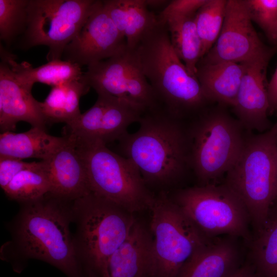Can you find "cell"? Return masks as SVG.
Returning a JSON list of instances; mask_svg holds the SVG:
<instances>
[{
	"label": "cell",
	"mask_w": 277,
	"mask_h": 277,
	"mask_svg": "<svg viewBox=\"0 0 277 277\" xmlns=\"http://www.w3.org/2000/svg\"><path fill=\"white\" fill-rule=\"evenodd\" d=\"M138 123L136 132L118 141L121 153L135 165L148 187L175 184L192 169L188 126L160 108L146 111Z\"/></svg>",
	"instance_id": "1"
},
{
	"label": "cell",
	"mask_w": 277,
	"mask_h": 277,
	"mask_svg": "<svg viewBox=\"0 0 277 277\" xmlns=\"http://www.w3.org/2000/svg\"><path fill=\"white\" fill-rule=\"evenodd\" d=\"M128 50L150 84L158 108L182 120L201 114L207 100L196 76L190 73L174 50L165 24L159 20Z\"/></svg>",
	"instance_id": "2"
},
{
	"label": "cell",
	"mask_w": 277,
	"mask_h": 277,
	"mask_svg": "<svg viewBox=\"0 0 277 277\" xmlns=\"http://www.w3.org/2000/svg\"><path fill=\"white\" fill-rule=\"evenodd\" d=\"M64 200L49 193L25 203L16 226L17 243L27 258L48 263L68 277H85Z\"/></svg>",
	"instance_id": "3"
},
{
	"label": "cell",
	"mask_w": 277,
	"mask_h": 277,
	"mask_svg": "<svg viewBox=\"0 0 277 277\" xmlns=\"http://www.w3.org/2000/svg\"><path fill=\"white\" fill-rule=\"evenodd\" d=\"M72 210L78 217L76 247L85 277H108V260L136 220L132 213L92 192L74 200Z\"/></svg>",
	"instance_id": "4"
},
{
	"label": "cell",
	"mask_w": 277,
	"mask_h": 277,
	"mask_svg": "<svg viewBox=\"0 0 277 277\" xmlns=\"http://www.w3.org/2000/svg\"><path fill=\"white\" fill-rule=\"evenodd\" d=\"M226 173L225 184L240 198L259 231L275 202L277 123L263 133L245 139L239 157Z\"/></svg>",
	"instance_id": "5"
},
{
	"label": "cell",
	"mask_w": 277,
	"mask_h": 277,
	"mask_svg": "<svg viewBox=\"0 0 277 277\" xmlns=\"http://www.w3.org/2000/svg\"><path fill=\"white\" fill-rule=\"evenodd\" d=\"M76 146L83 160L91 192L132 213L149 209L155 195L130 160L103 144Z\"/></svg>",
	"instance_id": "6"
},
{
	"label": "cell",
	"mask_w": 277,
	"mask_h": 277,
	"mask_svg": "<svg viewBox=\"0 0 277 277\" xmlns=\"http://www.w3.org/2000/svg\"><path fill=\"white\" fill-rule=\"evenodd\" d=\"M149 209L152 277H177L194 253L211 239L201 233L166 192L155 195Z\"/></svg>",
	"instance_id": "7"
},
{
	"label": "cell",
	"mask_w": 277,
	"mask_h": 277,
	"mask_svg": "<svg viewBox=\"0 0 277 277\" xmlns=\"http://www.w3.org/2000/svg\"><path fill=\"white\" fill-rule=\"evenodd\" d=\"M208 239L223 234L251 242L248 212L227 185L207 184L179 190L171 198Z\"/></svg>",
	"instance_id": "8"
},
{
	"label": "cell",
	"mask_w": 277,
	"mask_h": 277,
	"mask_svg": "<svg viewBox=\"0 0 277 277\" xmlns=\"http://www.w3.org/2000/svg\"><path fill=\"white\" fill-rule=\"evenodd\" d=\"M188 126L191 166L202 185L227 173L243 147L241 125L223 112L200 114Z\"/></svg>",
	"instance_id": "9"
},
{
	"label": "cell",
	"mask_w": 277,
	"mask_h": 277,
	"mask_svg": "<svg viewBox=\"0 0 277 277\" xmlns=\"http://www.w3.org/2000/svg\"><path fill=\"white\" fill-rule=\"evenodd\" d=\"M96 0H29L23 48L48 47L49 61L61 60L93 11Z\"/></svg>",
	"instance_id": "10"
},
{
	"label": "cell",
	"mask_w": 277,
	"mask_h": 277,
	"mask_svg": "<svg viewBox=\"0 0 277 277\" xmlns=\"http://www.w3.org/2000/svg\"><path fill=\"white\" fill-rule=\"evenodd\" d=\"M88 110L66 124L65 135L76 145L118 142L129 126L138 122L146 110L141 106L113 95L98 93Z\"/></svg>",
	"instance_id": "11"
},
{
	"label": "cell",
	"mask_w": 277,
	"mask_h": 277,
	"mask_svg": "<svg viewBox=\"0 0 277 277\" xmlns=\"http://www.w3.org/2000/svg\"><path fill=\"white\" fill-rule=\"evenodd\" d=\"M97 94L116 96L144 108H159L154 92L127 48L105 60L87 66L81 80Z\"/></svg>",
	"instance_id": "12"
},
{
	"label": "cell",
	"mask_w": 277,
	"mask_h": 277,
	"mask_svg": "<svg viewBox=\"0 0 277 277\" xmlns=\"http://www.w3.org/2000/svg\"><path fill=\"white\" fill-rule=\"evenodd\" d=\"M271 52L253 26L246 0H227L220 34L212 48L200 61L268 62Z\"/></svg>",
	"instance_id": "13"
},
{
	"label": "cell",
	"mask_w": 277,
	"mask_h": 277,
	"mask_svg": "<svg viewBox=\"0 0 277 277\" xmlns=\"http://www.w3.org/2000/svg\"><path fill=\"white\" fill-rule=\"evenodd\" d=\"M127 48L125 37L111 20L103 1L95 7L80 31L66 47L64 60L82 67L110 58Z\"/></svg>",
	"instance_id": "14"
},
{
	"label": "cell",
	"mask_w": 277,
	"mask_h": 277,
	"mask_svg": "<svg viewBox=\"0 0 277 277\" xmlns=\"http://www.w3.org/2000/svg\"><path fill=\"white\" fill-rule=\"evenodd\" d=\"M25 122L32 127L46 129L47 122L40 102L33 96L31 90L21 84L3 60L0 64V129L2 132H13L16 124Z\"/></svg>",
	"instance_id": "15"
},
{
	"label": "cell",
	"mask_w": 277,
	"mask_h": 277,
	"mask_svg": "<svg viewBox=\"0 0 277 277\" xmlns=\"http://www.w3.org/2000/svg\"><path fill=\"white\" fill-rule=\"evenodd\" d=\"M268 62L246 63V69L233 106L241 125L260 132L269 130V104L265 85Z\"/></svg>",
	"instance_id": "16"
},
{
	"label": "cell",
	"mask_w": 277,
	"mask_h": 277,
	"mask_svg": "<svg viewBox=\"0 0 277 277\" xmlns=\"http://www.w3.org/2000/svg\"><path fill=\"white\" fill-rule=\"evenodd\" d=\"M67 138L65 145L44 162L50 184V193L74 201L91 191L82 156L73 141Z\"/></svg>",
	"instance_id": "17"
},
{
	"label": "cell",
	"mask_w": 277,
	"mask_h": 277,
	"mask_svg": "<svg viewBox=\"0 0 277 277\" xmlns=\"http://www.w3.org/2000/svg\"><path fill=\"white\" fill-rule=\"evenodd\" d=\"M152 235L136 221L108 260V277H152Z\"/></svg>",
	"instance_id": "18"
},
{
	"label": "cell",
	"mask_w": 277,
	"mask_h": 277,
	"mask_svg": "<svg viewBox=\"0 0 277 277\" xmlns=\"http://www.w3.org/2000/svg\"><path fill=\"white\" fill-rule=\"evenodd\" d=\"M239 259L233 240L215 238L194 253L177 277H230L239 268Z\"/></svg>",
	"instance_id": "19"
},
{
	"label": "cell",
	"mask_w": 277,
	"mask_h": 277,
	"mask_svg": "<svg viewBox=\"0 0 277 277\" xmlns=\"http://www.w3.org/2000/svg\"><path fill=\"white\" fill-rule=\"evenodd\" d=\"M196 76L208 100L233 106L245 74L246 63L199 61Z\"/></svg>",
	"instance_id": "20"
},
{
	"label": "cell",
	"mask_w": 277,
	"mask_h": 277,
	"mask_svg": "<svg viewBox=\"0 0 277 277\" xmlns=\"http://www.w3.org/2000/svg\"><path fill=\"white\" fill-rule=\"evenodd\" d=\"M105 8L120 32L125 37L127 48L133 49L144 34L159 22L146 0L103 1Z\"/></svg>",
	"instance_id": "21"
},
{
	"label": "cell",
	"mask_w": 277,
	"mask_h": 277,
	"mask_svg": "<svg viewBox=\"0 0 277 277\" xmlns=\"http://www.w3.org/2000/svg\"><path fill=\"white\" fill-rule=\"evenodd\" d=\"M67 140L66 136H53L47 133L46 129L37 127H32L21 133L2 132L0 135V157L46 160Z\"/></svg>",
	"instance_id": "22"
},
{
	"label": "cell",
	"mask_w": 277,
	"mask_h": 277,
	"mask_svg": "<svg viewBox=\"0 0 277 277\" xmlns=\"http://www.w3.org/2000/svg\"><path fill=\"white\" fill-rule=\"evenodd\" d=\"M1 57L8 65L17 80L31 90L34 83L37 82L53 87L80 80L83 73L80 66L65 60L49 61L35 68L27 62L17 63L15 55L1 45Z\"/></svg>",
	"instance_id": "23"
},
{
	"label": "cell",
	"mask_w": 277,
	"mask_h": 277,
	"mask_svg": "<svg viewBox=\"0 0 277 277\" xmlns=\"http://www.w3.org/2000/svg\"><path fill=\"white\" fill-rule=\"evenodd\" d=\"M195 14L175 15L163 21L176 54L191 74L196 76L197 65L203 57L202 44L199 35Z\"/></svg>",
	"instance_id": "24"
},
{
	"label": "cell",
	"mask_w": 277,
	"mask_h": 277,
	"mask_svg": "<svg viewBox=\"0 0 277 277\" xmlns=\"http://www.w3.org/2000/svg\"><path fill=\"white\" fill-rule=\"evenodd\" d=\"M91 87L81 80L73 81L52 87L41 108L47 123L67 124L81 114V97Z\"/></svg>",
	"instance_id": "25"
},
{
	"label": "cell",
	"mask_w": 277,
	"mask_h": 277,
	"mask_svg": "<svg viewBox=\"0 0 277 277\" xmlns=\"http://www.w3.org/2000/svg\"><path fill=\"white\" fill-rule=\"evenodd\" d=\"M50 184L44 161L16 175L3 190L10 199L28 203L50 192Z\"/></svg>",
	"instance_id": "26"
},
{
	"label": "cell",
	"mask_w": 277,
	"mask_h": 277,
	"mask_svg": "<svg viewBox=\"0 0 277 277\" xmlns=\"http://www.w3.org/2000/svg\"><path fill=\"white\" fill-rule=\"evenodd\" d=\"M250 243L260 277H277V211L271 209L266 223Z\"/></svg>",
	"instance_id": "27"
},
{
	"label": "cell",
	"mask_w": 277,
	"mask_h": 277,
	"mask_svg": "<svg viewBox=\"0 0 277 277\" xmlns=\"http://www.w3.org/2000/svg\"><path fill=\"white\" fill-rule=\"evenodd\" d=\"M227 1L206 0L196 13L195 23L202 44L203 56L212 48L220 34Z\"/></svg>",
	"instance_id": "28"
},
{
	"label": "cell",
	"mask_w": 277,
	"mask_h": 277,
	"mask_svg": "<svg viewBox=\"0 0 277 277\" xmlns=\"http://www.w3.org/2000/svg\"><path fill=\"white\" fill-rule=\"evenodd\" d=\"M28 2L0 0V38L8 47L26 30Z\"/></svg>",
	"instance_id": "29"
},
{
	"label": "cell",
	"mask_w": 277,
	"mask_h": 277,
	"mask_svg": "<svg viewBox=\"0 0 277 277\" xmlns=\"http://www.w3.org/2000/svg\"><path fill=\"white\" fill-rule=\"evenodd\" d=\"M252 22L266 32L277 22V0H246Z\"/></svg>",
	"instance_id": "30"
},
{
	"label": "cell",
	"mask_w": 277,
	"mask_h": 277,
	"mask_svg": "<svg viewBox=\"0 0 277 277\" xmlns=\"http://www.w3.org/2000/svg\"><path fill=\"white\" fill-rule=\"evenodd\" d=\"M206 0H172L157 15L159 20L163 21L175 15L195 14Z\"/></svg>",
	"instance_id": "31"
},
{
	"label": "cell",
	"mask_w": 277,
	"mask_h": 277,
	"mask_svg": "<svg viewBox=\"0 0 277 277\" xmlns=\"http://www.w3.org/2000/svg\"><path fill=\"white\" fill-rule=\"evenodd\" d=\"M37 162H26L9 157H0V186L4 190L21 171L35 166Z\"/></svg>",
	"instance_id": "32"
},
{
	"label": "cell",
	"mask_w": 277,
	"mask_h": 277,
	"mask_svg": "<svg viewBox=\"0 0 277 277\" xmlns=\"http://www.w3.org/2000/svg\"><path fill=\"white\" fill-rule=\"evenodd\" d=\"M267 89L269 104V113H270L277 109V67L267 85Z\"/></svg>",
	"instance_id": "33"
},
{
	"label": "cell",
	"mask_w": 277,
	"mask_h": 277,
	"mask_svg": "<svg viewBox=\"0 0 277 277\" xmlns=\"http://www.w3.org/2000/svg\"><path fill=\"white\" fill-rule=\"evenodd\" d=\"M254 275L250 267L245 266L239 267L230 277H254Z\"/></svg>",
	"instance_id": "34"
},
{
	"label": "cell",
	"mask_w": 277,
	"mask_h": 277,
	"mask_svg": "<svg viewBox=\"0 0 277 277\" xmlns=\"http://www.w3.org/2000/svg\"><path fill=\"white\" fill-rule=\"evenodd\" d=\"M147 6L152 8H165L170 2V1L164 0H146Z\"/></svg>",
	"instance_id": "35"
},
{
	"label": "cell",
	"mask_w": 277,
	"mask_h": 277,
	"mask_svg": "<svg viewBox=\"0 0 277 277\" xmlns=\"http://www.w3.org/2000/svg\"><path fill=\"white\" fill-rule=\"evenodd\" d=\"M266 33L271 40L277 42V22Z\"/></svg>",
	"instance_id": "36"
},
{
	"label": "cell",
	"mask_w": 277,
	"mask_h": 277,
	"mask_svg": "<svg viewBox=\"0 0 277 277\" xmlns=\"http://www.w3.org/2000/svg\"><path fill=\"white\" fill-rule=\"evenodd\" d=\"M277 201V183H276V199H275V201Z\"/></svg>",
	"instance_id": "37"
},
{
	"label": "cell",
	"mask_w": 277,
	"mask_h": 277,
	"mask_svg": "<svg viewBox=\"0 0 277 277\" xmlns=\"http://www.w3.org/2000/svg\"><path fill=\"white\" fill-rule=\"evenodd\" d=\"M254 277H258L257 275H255Z\"/></svg>",
	"instance_id": "38"
}]
</instances>
